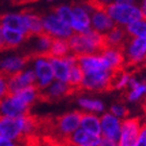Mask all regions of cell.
Here are the masks:
<instances>
[{"label":"cell","mask_w":146,"mask_h":146,"mask_svg":"<svg viewBox=\"0 0 146 146\" xmlns=\"http://www.w3.org/2000/svg\"><path fill=\"white\" fill-rule=\"evenodd\" d=\"M67 40L71 53L75 55H101L107 50L102 34L90 28L84 33L74 31Z\"/></svg>","instance_id":"obj_1"},{"label":"cell","mask_w":146,"mask_h":146,"mask_svg":"<svg viewBox=\"0 0 146 146\" xmlns=\"http://www.w3.org/2000/svg\"><path fill=\"white\" fill-rule=\"evenodd\" d=\"M80 117L82 111H73L56 117H51L48 136L55 138L58 141H62L77 129L80 125Z\"/></svg>","instance_id":"obj_2"},{"label":"cell","mask_w":146,"mask_h":146,"mask_svg":"<svg viewBox=\"0 0 146 146\" xmlns=\"http://www.w3.org/2000/svg\"><path fill=\"white\" fill-rule=\"evenodd\" d=\"M111 70L96 71V72L84 73L82 87L84 92H95V93H108L112 92L110 82Z\"/></svg>","instance_id":"obj_3"},{"label":"cell","mask_w":146,"mask_h":146,"mask_svg":"<svg viewBox=\"0 0 146 146\" xmlns=\"http://www.w3.org/2000/svg\"><path fill=\"white\" fill-rule=\"evenodd\" d=\"M106 13L120 24H129L142 19L141 11L131 4L112 3L106 9Z\"/></svg>","instance_id":"obj_4"},{"label":"cell","mask_w":146,"mask_h":146,"mask_svg":"<svg viewBox=\"0 0 146 146\" xmlns=\"http://www.w3.org/2000/svg\"><path fill=\"white\" fill-rule=\"evenodd\" d=\"M33 70L36 74V86L40 90L48 87L54 78V73L48 58L39 55H31Z\"/></svg>","instance_id":"obj_5"},{"label":"cell","mask_w":146,"mask_h":146,"mask_svg":"<svg viewBox=\"0 0 146 146\" xmlns=\"http://www.w3.org/2000/svg\"><path fill=\"white\" fill-rule=\"evenodd\" d=\"M31 108L16 93H9L0 100V116L19 117L29 114Z\"/></svg>","instance_id":"obj_6"},{"label":"cell","mask_w":146,"mask_h":146,"mask_svg":"<svg viewBox=\"0 0 146 146\" xmlns=\"http://www.w3.org/2000/svg\"><path fill=\"white\" fill-rule=\"evenodd\" d=\"M71 90L72 87L68 82L58 79L40 91L39 100L46 102H58L66 97H71Z\"/></svg>","instance_id":"obj_7"},{"label":"cell","mask_w":146,"mask_h":146,"mask_svg":"<svg viewBox=\"0 0 146 146\" xmlns=\"http://www.w3.org/2000/svg\"><path fill=\"white\" fill-rule=\"evenodd\" d=\"M42 23L44 31L54 38L68 39L74 33L71 26L66 24L64 21H62L54 14L42 17Z\"/></svg>","instance_id":"obj_8"},{"label":"cell","mask_w":146,"mask_h":146,"mask_svg":"<svg viewBox=\"0 0 146 146\" xmlns=\"http://www.w3.org/2000/svg\"><path fill=\"white\" fill-rule=\"evenodd\" d=\"M141 118L125 119L121 123V135L119 140V146H135L138 140L141 128Z\"/></svg>","instance_id":"obj_9"},{"label":"cell","mask_w":146,"mask_h":146,"mask_svg":"<svg viewBox=\"0 0 146 146\" xmlns=\"http://www.w3.org/2000/svg\"><path fill=\"white\" fill-rule=\"evenodd\" d=\"M9 93H16L29 86L36 85V74L33 68H24L23 70L7 77Z\"/></svg>","instance_id":"obj_10"},{"label":"cell","mask_w":146,"mask_h":146,"mask_svg":"<svg viewBox=\"0 0 146 146\" xmlns=\"http://www.w3.org/2000/svg\"><path fill=\"white\" fill-rule=\"evenodd\" d=\"M100 139V136H96L82 128H79L60 142L71 146H98Z\"/></svg>","instance_id":"obj_11"},{"label":"cell","mask_w":146,"mask_h":146,"mask_svg":"<svg viewBox=\"0 0 146 146\" xmlns=\"http://www.w3.org/2000/svg\"><path fill=\"white\" fill-rule=\"evenodd\" d=\"M100 127L102 137H107L118 142L121 135V123L115 115L106 113L100 118Z\"/></svg>","instance_id":"obj_12"},{"label":"cell","mask_w":146,"mask_h":146,"mask_svg":"<svg viewBox=\"0 0 146 146\" xmlns=\"http://www.w3.org/2000/svg\"><path fill=\"white\" fill-rule=\"evenodd\" d=\"M75 56H76V61L80 65L84 73L111 70L109 68L108 63L101 55L87 54V55H75Z\"/></svg>","instance_id":"obj_13"},{"label":"cell","mask_w":146,"mask_h":146,"mask_svg":"<svg viewBox=\"0 0 146 146\" xmlns=\"http://www.w3.org/2000/svg\"><path fill=\"white\" fill-rule=\"evenodd\" d=\"M70 7L73 15V22L71 24V28L73 31L77 33H84L90 29L91 21L89 18L88 12L84 9V6L79 2L74 1L71 3Z\"/></svg>","instance_id":"obj_14"},{"label":"cell","mask_w":146,"mask_h":146,"mask_svg":"<svg viewBox=\"0 0 146 146\" xmlns=\"http://www.w3.org/2000/svg\"><path fill=\"white\" fill-rule=\"evenodd\" d=\"M31 61V55H24V56H9L0 61V71L4 73L6 76H11L19 71L23 70L28 63Z\"/></svg>","instance_id":"obj_15"},{"label":"cell","mask_w":146,"mask_h":146,"mask_svg":"<svg viewBox=\"0 0 146 146\" xmlns=\"http://www.w3.org/2000/svg\"><path fill=\"white\" fill-rule=\"evenodd\" d=\"M0 23L2 27L12 28L15 31H18L22 34L26 35L28 39L31 38L28 34V25L27 20L24 13L21 12L20 14H5L0 16Z\"/></svg>","instance_id":"obj_16"},{"label":"cell","mask_w":146,"mask_h":146,"mask_svg":"<svg viewBox=\"0 0 146 146\" xmlns=\"http://www.w3.org/2000/svg\"><path fill=\"white\" fill-rule=\"evenodd\" d=\"M111 70H125L124 69V52L117 48H110L101 53Z\"/></svg>","instance_id":"obj_17"},{"label":"cell","mask_w":146,"mask_h":146,"mask_svg":"<svg viewBox=\"0 0 146 146\" xmlns=\"http://www.w3.org/2000/svg\"><path fill=\"white\" fill-rule=\"evenodd\" d=\"M91 24L93 26V29L98 33H108L114 27V21L113 19L104 12H92Z\"/></svg>","instance_id":"obj_18"},{"label":"cell","mask_w":146,"mask_h":146,"mask_svg":"<svg viewBox=\"0 0 146 146\" xmlns=\"http://www.w3.org/2000/svg\"><path fill=\"white\" fill-rule=\"evenodd\" d=\"M51 65L54 77L62 82H68L70 65L65 58H47Z\"/></svg>","instance_id":"obj_19"},{"label":"cell","mask_w":146,"mask_h":146,"mask_svg":"<svg viewBox=\"0 0 146 146\" xmlns=\"http://www.w3.org/2000/svg\"><path fill=\"white\" fill-rule=\"evenodd\" d=\"M2 38L4 41L5 49L16 48L19 45H21L25 40L28 39L26 35L7 27H2Z\"/></svg>","instance_id":"obj_20"},{"label":"cell","mask_w":146,"mask_h":146,"mask_svg":"<svg viewBox=\"0 0 146 146\" xmlns=\"http://www.w3.org/2000/svg\"><path fill=\"white\" fill-rule=\"evenodd\" d=\"M80 125H82V129H85V131H89L93 135H96V136H100V119L94 114L82 111Z\"/></svg>","instance_id":"obj_21"},{"label":"cell","mask_w":146,"mask_h":146,"mask_svg":"<svg viewBox=\"0 0 146 146\" xmlns=\"http://www.w3.org/2000/svg\"><path fill=\"white\" fill-rule=\"evenodd\" d=\"M68 54H71V50L67 40L62 38H53L51 47L47 55L44 58H65Z\"/></svg>","instance_id":"obj_22"},{"label":"cell","mask_w":146,"mask_h":146,"mask_svg":"<svg viewBox=\"0 0 146 146\" xmlns=\"http://www.w3.org/2000/svg\"><path fill=\"white\" fill-rule=\"evenodd\" d=\"M28 25V34L29 36H36L44 33V27L42 23V17L36 14L31 13V11H23Z\"/></svg>","instance_id":"obj_23"},{"label":"cell","mask_w":146,"mask_h":146,"mask_svg":"<svg viewBox=\"0 0 146 146\" xmlns=\"http://www.w3.org/2000/svg\"><path fill=\"white\" fill-rule=\"evenodd\" d=\"M69 65H70V70H69V78L67 82L70 86L82 85V78H84V71L80 65L77 63V61L73 62Z\"/></svg>","instance_id":"obj_24"},{"label":"cell","mask_w":146,"mask_h":146,"mask_svg":"<svg viewBox=\"0 0 146 146\" xmlns=\"http://www.w3.org/2000/svg\"><path fill=\"white\" fill-rule=\"evenodd\" d=\"M126 31L133 36H141V38L146 39V22L141 21V20L131 22L127 24Z\"/></svg>","instance_id":"obj_25"},{"label":"cell","mask_w":146,"mask_h":146,"mask_svg":"<svg viewBox=\"0 0 146 146\" xmlns=\"http://www.w3.org/2000/svg\"><path fill=\"white\" fill-rule=\"evenodd\" d=\"M53 13L54 15H56L58 18L61 19L62 21H64L66 24H68L69 26H71L73 22V15L71 7L66 5H60L56 7H53Z\"/></svg>","instance_id":"obj_26"},{"label":"cell","mask_w":146,"mask_h":146,"mask_svg":"<svg viewBox=\"0 0 146 146\" xmlns=\"http://www.w3.org/2000/svg\"><path fill=\"white\" fill-rule=\"evenodd\" d=\"M78 104L80 107L88 109L90 111H94V112H101L104 111V104L99 100H95V99H89V98H78L77 100Z\"/></svg>","instance_id":"obj_27"},{"label":"cell","mask_w":146,"mask_h":146,"mask_svg":"<svg viewBox=\"0 0 146 146\" xmlns=\"http://www.w3.org/2000/svg\"><path fill=\"white\" fill-rule=\"evenodd\" d=\"M111 113L113 115L117 116V117H120V118H125L129 115V110L125 107L123 102H117V104H112L111 107Z\"/></svg>","instance_id":"obj_28"},{"label":"cell","mask_w":146,"mask_h":146,"mask_svg":"<svg viewBox=\"0 0 146 146\" xmlns=\"http://www.w3.org/2000/svg\"><path fill=\"white\" fill-rule=\"evenodd\" d=\"M7 77L4 73L0 71V100L9 94V84H7Z\"/></svg>","instance_id":"obj_29"},{"label":"cell","mask_w":146,"mask_h":146,"mask_svg":"<svg viewBox=\"0 0 146 146\" xmlns=\"http://www.w3.org/2000/svg\"><path fill=\"white\" fill-rule=\"evenodd\" d=\"M135 146H146V122L141 125L140 134Z\"/></svg>","instance_id":"obj_30"},{"label":"cell","mask_w":146,"mask_h":146,"mask_svg":"<svg viewBox=\"0 0 146 146\" xmlns=\"http://www.w3.org/2000/svg\"><path fill=\"white\" fill-rule=\"evenodd\" d=\"M0 146H20L17 141L11 140L9 138L0 135Z\"/></svg>","instance_id":"obj_31"},{"label":"cell","mask_w":146,"mask_h":146,"mask_svg":"<svg viewBox=\"0 0 146 146\" xmlns=\"http://www.w3.org/2000/svg\"><path fill=\"white\" fill-rule=\"evenodd\" d=\"M98 146H119V143L117 141H114L107 137H101L100 142H99V145Z\"/></svg>","instance_id":"obj_32"},{"label":"cell","mask_w":146,"mask_h":146,"mask_svg":"<svg viewBox=\"0 0 146 146\" xmlns=\"http://www.w3.org/2000/svg\"><path fill=\"white\" fill-rule=\"evenodd\" d=\"M3 49H5V46H4V41L2 38V25L0 23V50H3Z\"/></svg>","instance_id":"obj_33"},{"label":"cell","mask_w":146,"mask_h":146,"mask_svg":"<svg viewBox=\"0 0 146 146\" xmlns=\"http://www.w3.org/2000/svg\"><path fill=\"white\" fill-rule=\"evenodd\" d=\"M141 13H142V19L146 22V0H144L143 4H142V9H141Z\"/></svg>","instance_id":"obj_34"},{"label":"cell","mask_w":146,"mask_h":146,"mask_svg":"<svg viewBox=\"0 0 146 146\" xmlns=\"http://www.w3.org/2000/svg\"><path fill=\"white\" fill-rule=\"evenodd\" d=\"M13 3L15 4H21V3H27V2H33V1H36V0H11Z\"/></svg>","instance_id":"obj_35"},{"label":"cell","mask_w":146,"mask_h":146,"mask_svg":"<svg viewBox=\"0 0 146 146\" xmlns=\"http://www.w3.org/2000/svg\"><path fill=\"white\" fill-rule=\"evenodd\" d=\"M117 3H123V4H131L135 2V0H115Z\"/></svg>","instance_id":"obj_36"},{"label":"cell","mask_w":146,"mask_h":146,"mask_svg":"<svg viewBox=\"0 0 146 146\" xmlns=\"http://www.w3.org/2000/svg\"><path fill=\"white\" fill-rule=\"evenodd\" d=\"M141 107H142V110H143V112H144V114H145V117H146V96L143 99V101H142V104H141Z\"/></svg>","instance_id":"obj_37"},{"label":"cell","mask_w":146,"mask_h":146,"mask_svg":"<svg viewBox=\"0 0 146 146\" xmlns=\"http://www.w3.org/2000/svg\"><path fill=\"white\" fill-rule=\"evenodd\" d=\"M142 69H146V58L145 60H144L143 62H142V64L140 65V66H139V68H138V72H139V71L140 70H142Z\"/></svg>","instance_id":"obj_38"},{"label":"cell","mask_w":146,"mask_h":146,"mask_svg":"<svg viewBox=\"0 0 146 146\" xmlns=\"http://www.w3.org/2000/svg\"><path fill=\"white\" fill-rule=\"evenodd\" d=\"M61 143V142H60ZM61 146H71V145H68V144H65V143H61Z\"/></svg>","instance_id":"obj_39"},{"label":"cell","mask_w":146,"mask_h":146,"mask_svg":"<svg viewBox=\"0 0 146 146\" xmlns=\"http://www.w3.org/2000/svg\"></svg>","instance_id":"obj_40"}]
</instances>
